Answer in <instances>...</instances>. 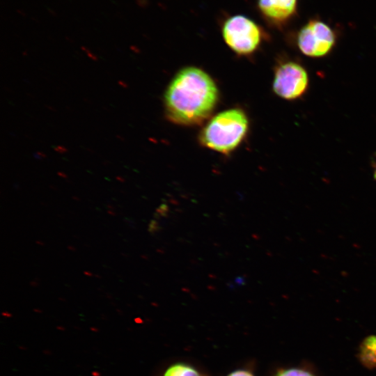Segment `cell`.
Wrapping results in <instances>:
<instances>
[{"label": "cell", "instance_id": "e0dca14e", "mask_svg": "<svg viewBox=\"0 0 376 376\" xmlns=\"http://www.w3.org/2000/svg\"><path fill=\"white\" fill-rule=\"evenodd\" d=\"M84 274H88V275L91 276V274L90 272H85Z\"/></svg>", "mask_w": 376, "mask_h": 376}, {"label": "cell", "instance_id": "30bf717a", "mask_svg": "<svg viewBox=\"0 0 376 376\" xmlns=\"http://www.w3.org/2000/svg\"><path fill=\"white\" fill-rule=\"evenodd\" d=\"M227 376H255L252 372L246 369H237L230 372Z\"/></svg>", "mask_w": 376, "mask_h": 376}, {"label": "cell", "instance_id": "52a82bcc", "mask_svg": "<svg viewBox=\"0 0 376 376\" xmlns=\"http://www.w3.org/2000/svg\"><path fill=\"white\" fill-rule=\"evenodd\" d=\"M362 364L368 368H376V335L366 337L361 343L359 352Z\"/></svg>", "mask_w": 376, "mask_h": 376}, {"label": "cell", "instance_id": "7c38bea8", "mask_svg": "<svg viewBox=\"0 0 376 376\" xmlns=\"http://www.w3.org/2000/svg\"><path fill=\"white\" fill-rule=\"evenodd\" d=\"M55 150L58 152L63 153L67 151V149L63 146H58L55 148Z\"/></svg>", "mask_w": 376, "mask_h": 376}, {"label": "cell", "instance_id": "9c48e42d", "mask_svg": "<svg viewBox=\"0 0 376 376\" xmlns=\"http://www.w3.org/2000/svg\"><path fill=\"white\" fill-rule=\"evenodd\" d=\"M275 376H315L311 372L298 367L282 369L277 372Z\"/></svg>", "mask_w": 376, "mask_h": 376}, {"label": "cell", "instance_id": "4fadbf2b", "mask_svg": "<svg viewBox=\"0 0 376 376\" xmlns=\"http://www.w3.org/2000/svg\"><path fill=\"white\" fill-rule=\"evenodd\" d=\"M119 84H120L124 88H127V85L124 82V81H119Z\"/></svg>", "mask_w": 376, "mask_h": 376}, {"label": "cell", "instance_id": "8fae6325", "mask_svg": "<svg viewBox=\"0 0 376 376\" xmlns=\"http://www.w3.org/2000/svg\"><path fill=\"white\" fill-rule=\"evenodd\" d=\"M149 230L150 232H153L157 230V223L155 221H152L150 222Z\"/></svg>", "mask_w": 376, "mask_h": 376}, {"label": "cell", "instance_id": "277c9868", "mask_svg": "<svg viewBox=\"0 0 376 376\" xmlns=\"http://www.w3.org/2000/svg\"><path fill=\"white\" fill-rule=\"evenodd\" d=\"M336 42L334 29L319 18L309 19L298 31L296 43L306 56L318 58L331 52Z\"/></svg>", "mask_w": 376, "mask_h": 376}, {"label": "cell", "instance_id": "3957f363", "mask_svg": "<svg viewBox=\"0 0 376 376\" xmlns=\"http://www.w3.org/2000/svg\"><path fill=\"white\" fill-rule=\"evenodd\" d=\"M221 31L225 43L239 56L254 54L267 38L260 24L242 14L230 15L224 19Z\"/></svg>", "mask_w": 376, "mask_h": 376}, {"label": "cell", "instance_id": "5b68a950", "mask_svg": "<svg viewBox=\"0 0 376 376\" xmlns=\"http://www.w3.org/2000/svg\"><path fill=\"white\" fill-rule=\"evenodd\" d=\"M308 86L307 72L296 62L281 63L274 71L273 91L281 98L296 100L304 94Z\"/></svg>", "mask_w": 376, "mask_h": 376}, {"label": "cell", "instance_id": "8992f818", "mask_svg": "<svg viewBox=\"0 0 376 376\" xmlns=\"http://www.w3.org/2000/svg\"><path fill=\"white\" fill-rule=\"evenodd\" d=\"M256 7L267 24L283 29L297 15L298 0H256Z\"/></svg>", "mask_w": 376, "mask_h": 376}, {"label": "cell", "instance_id": "7a4b0ae2", "mask_svg": "<svg viewBox=\"0 0 376 376\" xmlns=\"http://www.w3.org/2000/svg\"><path fill=\"white\" fill-rule=\"evenodd\" d=\"M249 122L241 109L232 108L221 111L207 121L198 135L203 147L228 155L244 140Z\"/></svg>", "mask_w": 376, "mask_h": 376}, {"label": "cell", "instance_id": "6da1fadb", "mask_svg": "<svg viewBox=\"0 0 376 376\" xmlns=\"http://www.w3.org/2000/svg\"><path fill=\"white\" fill-rule=\"evenodd\" d=\"M218 87L204 70L188 66L179 70L164 95L166 118L183 125H200L207 119L219 100Z\"/></svg>", "mask_w": 376, "mask_h": 376}, {"label": "cell", "instance_id": "2e32d148", "mask_svg": "<svg viewBox=\"0 0 376 376\" xmlns=\"http://www.w3.org/2000/svg\"><path fill=\"white\" fill-rule=\"evenodd\" d=\"M374 178L376 180V166H375V172H374Z\"/></svg>", "mask_w": 376, "mask_h": 376}, {"label": "cell", "instance_id": "9a60e30c", "mask_svg": "<svg viewBox=\"0 0 376 376\" xmlns=\"http://www.w3.org/2000/svg\"><path fill=\"white\" fill-rule=\"evenodd\" d=\"M116 178H117V180H120V182H123V180H124L123 178H121L120 177H117Z\"/></svg>", "mask_w": 376, "mask_h": 376}, {"label": "cell", "instance_id": "5bb4252c", "mask_svg": "<svg viewBox=\"0 0 376 376\" xmlns=\"http://www.w3.org/2000/svg\"><path fill=\"white\" fill-rule=\"evenodd\" d=\"M58 175L59 176L62 177V178H67V175L65 173H62V172H58Z\"/></svg>", "mask_w": 376, "mask_h": 376}, {"label": "cell", "instance_id": "ba28073f", "mask_svg": "<svg viewBox=\"0 0 376 376\" xmlns=\"http://www.w3.org/2000/svg\"><path fill=\"white\" fill-rule=\"evenodd\" d=\"M163 376H205L194 366L185 362H178L169 366Z\"/></svg>", "mask_w": 376, "mask_h": 376}]
</instances>
